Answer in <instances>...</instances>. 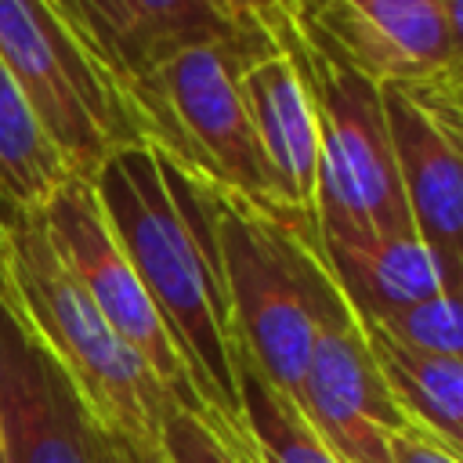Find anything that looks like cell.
Masks as SVG:
<instances>
[{
	"instance_id": "obj_1",
	"label": "cell",
	"mask_w": 463,
	"mask_h": 463,
	"mask_svg": "<svg viewBox=\"0 0 463 463\" xmlns=\"http://www.w3.org/2000/svg\"><path fill=\"white\" fill-rule=\"evenodd\" d=\"M101 213L174 336L203 405L239 420V347L217 257L210 188L152 145L112 152L90 177Z\"/></svg>"
},
{
	"instance_id": "obj_2",
	"label": "cell",
	"mask_w": 463,
	"mask_h": 463,
	"mask_svg": "<svg viewBox=\"0 0 463 463\" xmlns=\"http://www.w3.org/2000/svg\"><path fill=\"white\" fill-rule=\"evenodd\" d=\"M0 307L54 362L98 434L159 449L163 420L177 402L54 253L40 210H14L0 232Z\"/></svg>"
},
{
	"instance_id": "obj_3",
	"label": "cell",
	"mask_w": 463,
	"mask_h": 463,
	"mask_svg": "<svg viewBox=\"0 0 463 463\" xmlns=\"http://www.w3.org/2000/svg\"><path fill=\"white\" fill-rule=\"evenodd\" d=\"M257 51L264 47L246 40L181 47L141 76L127 90V101L145 145L174 166L260 210L289 213L268 181L242 98V65Z\"/></svg>"
},
{
	"instance_id": "obj_4",
	"label": "cell",
	"mask_w": 463,
	"mask_h": 463,
	"mask_svg": "<svg viewBox=\"0 0 463 463\" xmlns=\"http://www.w3.org/2000/svg\"><path fill=\"white\" fill-rule=\"evenodd\" d=\"M206 188L239 358L297 402L315 340L307 293L315 221L271 213L213 184Z\"/></svg>"
},
{
	"instance_id": "obj_5",
	"label": "cell",
	"mask_w": 463,
	"mask_h": 463,
	"mask_svg": "<svg viewBox=\"0 0 463 463\" xmlns=\"http://www.w3.org/2000/svg\"><path fill=\"white\" fill-rule=\"evenodd\" d=\"M279 43L293 54L318 123L315 228L409 235L412 221L398 184L380 83L336 54L300 40L289 25Z\"/></svg>"
},
{
	"instance_id": "obj_6",
	"label": "cell",
	"mask_w": 463,
	"mask_h": 463,
	"mask_svg": "<svg viewBox=\"0 0 463 463\" xmlns=\"http://www.w3.org/2000/svg\"><path fill=\"white\" fill-rule=\"evenodd\" d=\"M0 58L76 177L145 145L127 94L51 0H0Z\"/></svg>"
},
{
	"instance_id": "obj_7",
	"label": "cell",
	"mask_w": 463,
	"mask_h": 463,
	"mask_svg": "<svg viewBox=\"0 0 463 463\" xmlns=\"http://www.w3.org/2000/svg\"><path fill=\"white\" fill-rule=\"evenodd\" d=\"M315 340L300 380L297 409L336 449L344 463H391L387 438L405 423L391 383L383 380L365 326L329 275L318 242L307 268Z\"/></svg>"
},
{
	"instance_id": "obj_8",
	"label": "cell",
	"mask_w": 463,
	"mask_h": 463,
	"mask_svg": "<svg viewBox=\"0 0 463 463\" xmlns=\"http://www.w3.org/2000/svg\"><path fill=\"white\" fill-rule=\"evenodd\" d=\"M40 221L54 253L65 260V268L76 275V282L87 289V297L119 333V340L141 354V362L166 387V394L181 409L210 412L192 383V373L174 336L166 333L137 271L130 268L123 246L116 242L90 177H69L65 184H58L51 199L40 206Z\"/></svg>"
},
{
	"instance_id": "obj_9",
	"label": "cell",
	"mask_w": 463,
	"mask_h": 463,
	"mask_svg": "<svg viewBox=\"0 0 463 463\" xmlns=\"http://www.w3.org/2000/svg\"><path fill=\"white\" fill-rule=\"evenodd\" d=\"M412 232L463 279V90L449 76L380 83Z\"/></svg>"
},
{
	"instance_id": "obj_10",
	"label": "cell",
	"mask_w": 463,
	"mask_h": 463,
	"mask_svg": "<svg viewBox=\"0 0 463 463\" xmlns=\"http://www.w3.org/2000/svg\"><path fill=\"white\" fill-rule=\"evenodd\" d=\"M286 25L376 83L449 76L441 0H279Z\"/></svg>"
},
{
	"instance_id": "obj_11",
	"label": "cell",
	"mask_w": 463,
	"mask_h": 463,
	"mask_svg": "<svg viewBox=\"0 0 463 463\" xmlns=\"http://www.w3.org/2000/svg\"><path fill=\"white\" fill-rule=\"evenodd\" d=\"M83 47L127 94L159 61L192 43L246 40L271 47L235 25L221 0H51Z\"/></svg>"
},
{
	"instance_id": "obj_12",
	"label": "cell",
	"mask_w": 463,
	"mask_h": 463,
	"mask_svg": "<svg viewBox=\"0 0 463 463\" xmlns=\"http://www.w3.org/2000/svg\"><path fill=\"white\" fill-rule=\"evenodd\" d=\"M0 438L4 463H101L105 441L54 362L0 307Z\"/></svg>"
},
{
	"instance_id": "obj_13",
	"label": "cell",
	"mask_w": 463,
	"mask_h": 463,
	"mask_svg": "<svg viewBox=\"0 0 463 463\" xmlns=\"http://www.w3.org/2000/svg\"><path fill=\"white\" fill-rule=\"evenodd\" d=\"M242 98L253 127L257 152L264 159L268 181L279 203L315 221L318 199V123L307 83L293 61V54L279 47H264L242 65Z\"/></svg>"
},
{
	"instance_id": "obj_14",
	"label": "cell",
	"mask_w": 463,
	"mask_h": 463,
	"mask_svg": "<svg viewBox=\"0 0 463 463\" xmlns=\"http://www.w3.org/2000/svg\"><path fill=\"white\" fill-rule=\"evenodd\" d=\"M318 253L358 318H376L441 289L463 286L420 235H365L315 228Z\"/></svg>"
},
{
	"instance_id": "obj_15",
	"label": "cell",
	"mask_w": 463,
	"mask_h": 463,
	"mask_svg": "<svg viewBox=\"0 0 463 463\" xmlns=\"http://www.w3.org/2000/svg\"><path fill=\"white\" fill-rule=\"evenodd\" d=\"M76 177L33 116L22 87L0 58V195L11 210H40L58 184Z\"/></svg>"
},
{
	"instance_id": "obj_16",
	"label": "cell",
	"mask_w": 463,
	"mask_h": 463,
	"mask_svg": "<svg viewBox=\"0 0 463 463\" xmlns=\"http://www.w3.org/2000/svg\"><path fill=\"white\" fill-rule=\"evenodd\" d=\"M239 420L260 463H344L315 430L293 398L275 391L246 358H239Z\"/></svg>"
},
{
	"instance_id": "obj_17",
	"label": "cell",
	"mask_w": 463,
	"mask_h": 463,
	"mask_svg": "<svg viewBox=\"0 0 463 463\" xmlns=\"http://www.w3.org/2000/svg\"><path fill=\"white\" fill-rule=\"evenodd\" d=\"M159 456L166 463H260L242 423L181 405H174L163 420Z\"/></svg>"
},
{
	"instance_id": "obj_18",
	"label": "cell",
	"mask_w": 463,
	"mask_h": 463,
	"mask_svg": "<svg viewBox=\"0 0 463 463\" xmlns=\"http://www.w3.org/2000/svg\"><path fill=\"white\" fill-rule=\"evenodd\" d=\"M376 333L391 336L402 347L423 351V354H441V358H459L463 362V286L441 289L427 300H416L409 307L362 318Z\"/></svg>"
},
{
	"instance_id": "obj_19",
	"label": "cell",
	"mask_w": 463,
	"mask_h": 463,
	"mask_svg": "<svg viewBox=\"0 0 463 463\" xmlns=\"http://www.w3.org/2000/svg\"><path fill=\"white\" fill-rule=\"evenodd\" d=\"M387 456L391 463H463V449L416 416H405V423L391 430Z\"/></svg>"
},
{
	"instance_id": "obj_20",
	"label": "cell",
	"mask_w": 463,
	"mask_h": 463,
	"mask_svg": "<svg viewBox=\"0 0 463 463\" xmlns=\"http://www.w3.org/2000/svg\"><path fill=\"white\" fill-rule=\"evenodd\" d=\"M224 11L235 18V25L271 47H279L282 33H286V14L279 0H221Z\"/></svg>"
},
{
	"instance_id": "obj_21",
	"label": "cell",
	"mask_w": 463,
	"mask_h": 463,
	"mask_svg": "<svg viewBox=\"0 0 463 463\" xmlns=\"http://www.w3.org/2000/svg\"><path fill=\"white\" fill-rule=\"evenodd\" d=\"M445 36H449V80H463V0H441Z\"/></svg>"
},
{
	"instance_id": "obj_22",
	"label": "cell",
	"mask_w": 463,
	"mask_h": 463,
	"mask_svg": "<svg viewBox=\"0 0 463 463\" xmlns=\"http://www.w3.org/2000/svg\"><path fill=\"white\" fill-rule=\"evenodd\" d=\"M127 452H130L134 463H166V459L159 456V449H130V445H127Z\"/></svg>"
},
{
	"instance_id": "obj_23",
	"label": "cell",
	"mask_w": 463,
	"mask_h": 463,
	"mask_svg": "<svg viewBox=\"0 0 463 463\" xmlns=\"http://www.w3.org/2000/svg\"><path fill=\"white\" fill-rule=\"evenodd\" d=\"M109 441H112V438H109ZM112 452H116V463H134V459H130V452H127V445L112 441Z\"/></svg>"
},
{
	"instance_id": "obj_24",
	"label": "cell",
	"mask_w": 463,
	"mask_h": 463,
	"mask_svg": "<svg viewBox=\"0 0 463 463\" xmlns=\"http://www.w3.org/2000/svg\"><path fill=\"white\" fill-rule=\"evenodd\" d=\"M11 217H14V210H11V206L4 203V195H0V232L7 228V221H11Z\"/></svg>"
},
{
	"instance_id": "obj_25",
	"label": "cell",
	"mask_w": 463,
	"mask_h": 463,
	"mask_svg": "<svg viewBox=\"0 0 463 463\" xmlns=\"http://www.w3.org/2000/svg\"><path fill=\"white\" fill-rule=\"evenodd\" d=\"M101 441H105V459H101V463H116V452H112V441H109L105 434H101Z\"/></svg>"
},
{
	"instance_id": "obj_26",
	"label": "cell",
	"mask_w": 463,
	"mask_h": 463,
	"mask_svg": "<svg viewBox=\"0 0 463 463\" xmlns=\"http://www.w3.org/2000/svg\"><path fill=\"white\" fill-rule=\"evenodd\" d=\"M459 90H463V80H459Z\"/></svg>"
}]
</instances>
